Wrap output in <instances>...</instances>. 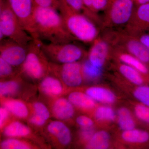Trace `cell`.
<instances>
[{
    "label": "cell",
    "mask_w": 149,
    "mask_h": 149,
    "mask_svg": "<svg viewBox=\"0 0 149 149\" xmlns=\"http://www.w3.org/2000/svg\"><path fill=\"white\" fill-rule=\"evenodd\" d=\"M57 10L34 6L33 19L39 40L49 43L72 42L76 39L70 33Z\"/></svg>",
    "instance_id": "1"
},
{
    "label": "cell",
    "mask_w": 149,
    "mask_h": 149,
    "mask_svg": "<svg viewBox=\"0 0 149 149\" xmlns=\"http://www.w3.org/2000/svg\"><path fill=\"white\" fill-rule=\"evenodd\" d=\"M58 10L63 19L68 30L76 40L84 43L95 41L98 31L91 19L72 10L64 0H59Z\"/></svg>",
    "instance_id": "2"
},
{
    "label": "cell",
    "mask_w": 149,
    "mask_h": 149,
    "mask_svg": "<svg viewBox=\"0 0 149 149\" xmlns=\"http://www.w3.org/2000/svg\"><path fill=\"white\" fill-rule=\"evenodd\" d=\"M6 38L25 46L34 40L22 27L7 0H1L0 41Z\"/></svg>",
    "instance_id": "3"
},
{
    "label": "cell",
    "mask_w": 149,
    "mask_h": 149,
    "mask_svg": "<svg viewBox=\"0 0 149 149\" xmlns=\"http://www.w3.org/2000/svg\"><path fill=\"white\" fill-rule=\"evenodd\" d=\"M41 42L33 40L29 43L26 58L19 68L20 74L32 80H42L49 73L50 61L42 49Z\"/></svg>",
    "instance_id": "4"
},
{
    "label": "cell",
    "mask_w": 149,
    "mask_h": 149,
    "mask_svg": "<svg viewBox=\"0 0 149 149\" xmlns=\"http://www.w3.org/2000/svg\"><path fill=\"white\" fill-rule=\"evenodd\" d=\"M41 46L49 61L57 64L78 61L85 53L81 47L72 42L45 44L42 41Z\"/></svg>",
    "instance_id": "5"
},
{
    "label": "cell",
    "mask_w": 149,
    "mask_h": 149,
    "mask_svg": "<svg viewBox=\"0 0 149 149\" xmlns=\"http://www.w3.org/2000/svg\"><path fill=\"white\" fill-rule=\"evenodd\" d=\"M49 73L58 77L63 84L70 88L79 86L83 82L82 65L78 61L64 64L50 62Z\"/></svg>",
    "instance_id": "6"
},
{
    "label": "cell",
    "mask_w": 149,
    "mask_h": 149,
    "mask_svg": "<svg viewBox=\"0 0 149 149\" xmlns=\"http://www.w3.org/2000/svg\"><path fill=\"white\" fill-rule=\"evenodd\" d=\"M11 8L19 19L22 26L34 40L38 39L34 19L33 0H7Z\"/></svg>",
    "instance_id": "7"
},
{
    "label": "cell",
    "mask_w": 149,
    "mask_h": 149,
    "mask_svg": "<svg viewBox=\"0 0 149 149\" xmlns=\"http://www.w3.org/2000/svg\"><path fill=\"white\" fill-rule=\"evenodd\" d=\"M28 45H23L6 38L0 41V58L13 66L19 68L26 58Z\"/></svg>",
    "instance_id": "8"
},
{
    "label": "cell",
    "mask_w": 149,
    "mask_h": 149,
    "mask_svg": "<svg viewBox=\"0 0 149 149\" xmlns=\"http://www.w3.org/2000/svg\"><path fill=\"white\" fill-rule=\"evenodd\" d=\"M133 0H109V18L113 24L123 25L130 20L134 7Z\"/></svg>",
    "instance_id": "9"
},
{
    "label": "cell",
    "mask_w": 149,
    "mask_h": 149,
    "mask_svg": "<svg viewBox=\"0 0 149 149\" xmlns=\"http://www.w3.org/2000/svg\"><path fill=\"white\" fill-rule=\"evenodd\" d=\"M47 130L62 146H67L72 141V134L68 127L61 120H54L48 124Z\"/></svg>",
    "instance_id": "10"
},
{
    "label": "cell",
    "mask_w": 149,
    "mask_h": 149,
    "mask_svg": "<svg viewBox=\"0 0 149 149\" xmlns=\"http://www.w3.org/2000/svg\"><path fill=\"white\" fill-rule=\"evenodd\" d=\"M74 107L68 99L58 98L52 104L51 113L57 120L61 121L69 120L74 116Z\"/></svg>",
    "instance_id": "11"
},
{
    "label": "cell",
    "mask_w": 149,
    "mask_h": 149,
    "mask_svg": "<svg viewBox=\"0 0 149 149\" xmlns=\"http://www.w3.org/2000/svg\"><path fill=\"white\" fill-rule=\"evenodd\" d=\"M62 84L58 77L49 73L42 79L39 89L44 95L55 97L61 95L64 91Z\"/></svg>",
    "instance_id": "12"
},
{
    "label": "cell",
    "mask_w": 149,
    "mask_h": 149,
    "mask_svg": "<svg viewBox=\"0 0 149 149\" xmlns=\"http://www.w3.org/2000/svg\"><path fill=\"white\" fill-rule=\"evenodd\" d=\"M108 44L101 40H97L90 49L88 54V59L96 66L102 67L108 55Z\"/></svg>",
    "instance_id": "13"
},
{
    "label": "cell",
    "mask_w": 149,
    "mask_h": 149,
    "mask_svg": "<svg viewBox=\"0 0 149 149\" xmlns=\"http://www.w3.org/2000/svg\"><path fill=\"white\" fill-rule=\"evenodd\" d=\"M2 107L6 109L10 114L19 119L28 117L29 110L25 102L21 100L11 98H1Z\"/></svg>",
    "instance_id": "14"
},
{
    "label": "cell",
    "mask_w": 149,
    "mask_h": 149,
    "mask_svg": "<svg viewBox=\"0 0 149 149\" xmlns=\"http://www.w3.org/2000/svg\"><path fill=\"white\" fill-rule=\"evenodd\" d=\"M2 131L4 135L8 138H25L32 134L31 128L19 121L9 123Z\"/></svg>",
    "instance_id": "15"
},
{
    "label": "cell",
    "mask_w": 149,
    "mask_h": 149,
    "mask_svg": "<svg viewBox=\"0 0 149 149\" xmlns=\"http://www.w3.org/2000/svg\"><path fill=\"white\" fill-rule=\"evenodd\" d=\"M85 93L95 101L111 104L116 100L114 93L109 89L98 86H92L86 89Z\"/></svg>",
    "instance_id": "16"
},
{
    "label": "cell",
    "mask_w": 149,
    "mask_h": 149,
    "mask_svg": "<svg viewBox=\"0 0 149 149\" xmlns=\"http://www.w3.org/2000/svg\"><path fill=\"white\" fill-rule=\"evenodd\" d=\"M128 52L146 64H149V49L139 40L130 39L125 44Z\"/></svg>",
    "instance_id": "17"
},
{
    "label": "cell",
    "mask_w": 149,
    "mask_h": 149,
    "mask_svg": "<svg viewBox=\"0 0 149 149\" xmlns=\"http://www.w3.org/2000/svg\"><path fill=\"white\" fill-rule=\"evenodd\" d=\"M68 99L74 107L84 110L93 109L96 106L95 101L83 92H71L68 95Z\"/></svg>",
    "instance_id": "18"
},
{
    "label": "cell",
    "mask_w": 149,
    "mask_h": 149,
    "mask_svg": "<svg viewBox=\"0 0 149 149\" xmlns=\"http://www.w3.org/2000/svg\"><path fill=\"white\" fill-rule=\"evenodd\" d=\"M123 140L127 143L146 146L149 144V131L133 128L125 130L121 134Z\"/></svg>",
    "instance_id": "19"
},
{
    "label": "cell",
    "mask_w": 149,
    "mask_h": 149,
    "mask_svg": "<svg viewBox=\"0 0 149 149\" xmlns=\"http://www.w3.org/2000/svg\"><path fill=\"white\" fill-rule=\"evenodd\" d=\"M20 73L7 80H2L0 83L1 98H10L18 94L20 90L19 83Z\"/></svg>",
    "instance_id": "20"
},
{
    "label": "cell",
    "mask_w": 149,
    "mask_h": 149,
    "mask_svg": "<svg viewBox=\"0 0 149 149\" xmlns=\"http://www.w3.org/2000/svg\"><path fill=\"white\" fill-rule=\"evenodd\" d=\"M109 134L104 130L95 132L86 144L85 148L89 149H106L109 146Z\"/></svg>",
    "instance_id": "21"
},
{
    "label": "cell",
    "mask_w": 149,
    "mask_h": 149,
    "mask_svg": "<svg viewBox=\"0 0 149 149\" xmlns=\"http://www.w3.org/2000/svg\"><path fill=\"white\" fill-rule=\"evenodd\" d=\"M119 70L122 75L134 85L139 86L146 83L147 81L143 74L138 70L124 63L120 65Z\"/></svg>",
    "instance_id": "22"
},
{
    "label": "cell",
    "mask_w": 149,
    "mask_h": 149,
    "mask_svg": "<svg viewBox=\"0 0 149 149\" xmlns=\"http://www.w3.org/2000/svg\"><path fill=\"white\" fill-rule=\"evenodd\" d=\"M118 126L123 131L135 128L136 123L130 111L127 108L121 107L117 112Z\"/></svg>",
    "instance_id": "23"
},
{
    "label": "cell",
    "mask_w": 149,
    "mask_h": 149,
    "mask_svg": "<svg viewBox=\"0 0 149 149\" xmlns=\"http://www.w3.org/2000/svg\"><path fill=\"white\" fill-rule=\"evenodd\" d=\"M81 65L83 79L88 81H93L98 80L102 76V67L96 66L88 59L85 60Z\"/></svg>",
    "instance_id": "24"
},
{
    "label": "cell",
    "mask_w": 149,
    "mask_h": 149,
    "mask_svg": "<svg viewBox=\"0 0 149 149\" xmlns=\"http://www.w3.org/2000/svg\"><path fill=\"white\" fill-rule=\"evenodd\" d=\"M0 147L2 149H30L37 148L29 142L17 138H8L5 139L1 142Z\"/></svg>",
    "instance_id": "25"
},
{
    "label": "cell",
    "mask_w": 149,
    "mask_h": 149,
    "mask_svg": "<svg viewBox=\"0 0 149 149\" xmlns=\"http://www.w3.org/2000/svg\"><path fill=\"white\" fill-rule=\"evenodd\" d=\"M95 117L98 121L111 122L115 119V113L110 107L102 106L96 109Z\"/></svg>",
    "instance_id": "26"
},
{
    "label": "cell",
    "mask_w": 149,
    "mask_h": 149,
    "mask_svg": "<svg viewBox=\"0 0 149 149\" xmlns=\"http://www.w3.org/2000/svg\"><path fill=\"white\" fill-rule=\"evenodd\" d=\"M12 65L0 58V77L2 80L13 78L19 74V68Z\"/></svg>",
    "instance_id": "27"
},
{
    "label": "cell",
    "mask_w": 149,
    "mask_h": 149,
    "mask_svg": "<svg viewBox=\"0 0 149 149\" xmlns=\"http://www.w3.org/2000/svg\"><path fill=\"white\" fill-rule=\"evenodd\" d=\"M133 95L140 103L149 107V85L138 86L133 92Z\"/></svg>",
    "instance_id": "28"
},
{
    "label": "cell",
    "mask_w": 149,
    "mask_h": 149,
    "mask_svg": "<svg viewBox=\"0 0 149 149\" xmlns=\"http://www.w3.org/2000/svg\"><path fill=\"white\" fill-rule=\"evenodd\" d=\"M136 17L146 28H149V3L139 6L136 12Z\"/></svg>",
    "instance_id": "29"
},
{
    "label": "cell",
    "mask_w": 149,
    "mask_h": 149,
    "mask_svg": "<svg viewBox=\"0 0 149 149\" xmlns=\"http://www.w3.org/2000/svg\"><path fill=\"white\" fill-rule=\"evenodd\" d=\"M134 112L140 121L149 126V107L141 103L137 104L134 108Z\"/></svg>",
    "instance_id": "30"
},
{
    "label": "cell",
    "mask_w": 149,
    "mask_h": 149,
    "mask_svg": "<svg viewBox=\"0 0 149 149\" xmlns=\"http://www.w3.org/2000/svg\"><path fill=\"white\" fill-rule=\"evenodd\" d=\"M33 113L40 116L43 118L47 120L50 117L51 113L45 105L40 102L33 103L32 105Z\"/></svg>",
    "instance_id": "31"
},
{
    "label": "cell",
    "mask_w": 149,
    "mask_h": 149,
    "mask_svg": "<svg viewBox=\"0 0 149 149\" xmlns=\"http://www.w3.org/2000/svg\"><path fill=\"white\" fill-rule=\"evenodd\" d=\"M68 6L72 10L87 16L89 13V10L85 8L83 4V0H64Z\"/></svg>",
    "instance_id": "32"
},
{
    "label": "cell",
    "mask_w": 149,
    "mask_h": 149,
    "mask_svg": "<svg viewBox=\"0 0 149 149\" xmlns=\"http://www.w3.org/2000/svg\"><path fill=\"white\" fill-rule=\"evenodd\" d=\"M34 6L58 10L59 0H33Z\"/></svg>",
    "instance_id": "33"
},
{
    "label": "cell",
    "mask_w": 149,
    "mask_h": 149,
    "mask_svg": "<svg viewBox=\"0 0 149 149\" xmlns=\"http://www.w3.org/2000/svg\"><path fill=\"white\" fill-rule=\"evenodd\" d=\"M76 122L77 125L81 128H91L94 125L93 120L90 117L86 116H79L76 119Z\"/></svg>",
    "instance_id": "34"
},
{
    "label": "cell",
    "mask_w": 149,
    "mask_h": 149,
    "mask_svg": "<svg viewBox=\"0 0 149 149\" xmlns=\"http://www.w3.org/2000/svg\"><path fill=\"white\" fill-rule=\"evenodd\" d=\"M95 133L93 127L82 128L79 132V136L80 140L83 142L87 143L91 140L93 135Z\"/></svg>",
    "instance_id": "35"
},
{
    "label": "cell",
    "mask_w": 149,
    "mask_h": 149,
    "mask_svg": "<svg viewBox=\"0 0 149 149\" xmlns=\"http://www.w3.org/2000/svg\"><path fill=\"white\" fill-rule=\"evenodd\" d=\"M10 113L4 107H1L0 108V127L1 130H2L6 125L9 123Z\"/></svg>",
    "instance_id": "36"
},
{
    "label": "cell",
    "mask_w": 149,
    "mask_h": 149,
    "mask_svg": "<svg viewBox=\"0 0 149 149\" xmlns=\"http://www.w3.org/2000/svg\"><path fill=\"white\" fill-rule=\"evenodd\" d=\"M29 122L35 127H41L46 123L47 120L38 115L33 113L29 118Z\"/></svg>",
    "instance_id": "37"
},
{
    "label": "cell",
    "mask_w": 149,
    "mask_h": 149,
    "mask_svg": "<svg viewBox=\"0 0 149 149\" xmlns=\"http://www.w3.org/2000/svg\"><path fill=\"white\" fill-rule=\"evenodd\" d=\"M93 8L94 12L107 8L109 0H92Z\"/></svg>",
    "instance_id": "38"
},
{
    "label": "cell",
    "mask_w": 149,
    "mask_h": 149,
    "mask_svg": "<svg viewBox=\"0 0 149 149\" xmlns=\"http://www.w3.org/2000/svg\"><path fill=\"white\" fill-rule=\"evenodd\" d=\"M139 40L149 49V34H142L139 36Z\"/></svg>",
    "instance_id": "39"
},
{
    "label": "cell",
    "mask_w": 149,
    "mask_h": 149,
    "mask_svg": "<svg viewBox=\"0 0 149 149\" xmlns=\"http://www.w3.org/2000/svg\"><path fill=\"white\" fill-rule=\"evenodd\" d=\"M83 2L85 8L93 12H94L93 10V1L92 0H83Z\"/></svg>",
    "instance_id": "40"
},
{
    "label": "cell",
    "mask_w": 149,
    "mask_h": 149,
    "mask_svg": "<svg viewBox=\"0 0 149 149\" xmlns=\"http://www.w3.org/2000/svg\"><path fill=\"white\" fill-rule=\"evenodd\" d=\"M133 1H134V3L139 5V6L149 3V0H133Z\"/></svg>",
    "instance_id": "41"
}]
</instances>
